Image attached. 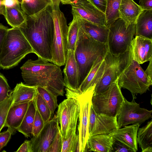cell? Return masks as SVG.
<instances>
[{"mask_svg": "<svg viewBox=\"0 0 152 152\" xmlns=\"http://www.w3.org/2000/svg\"><path fill=\"white\" fill-rule=\"evenodd\" d=\"M21 31L38 57L51 62L54 24L51 5L40 12L27 16L20 27Z\"/></svg>", "mask_w": 152, "mask_h": 152, "instance_id": "6da1fadb", "label": "cell"}, {"mask_svg": "<svg viewBox=\"0 0 152 152\" xmlns=\"http://www.w3.org/2000/svg\"><path fill=\"white\" fill-rule=\"evenodd\" d=\"M20 69L25 84L43 87L57 96H64L62 72L57 65L38 57L36 60H28Z\"/></svg>", "mask_w": 152, "mask_h": 152, "instance_id": "7a4b0ae2", "label": "cell"}, {"mask_svg": "<svg viewBox=\"0 0 152 152\" xmlns=\"http://www.w3.org/2000/svg\"><path fill=\"white\" fill-rule=\"evenodd\" d=\"M108 51L107 43H102L95 40L86 34L80 26L74 50L78 68V88L97 57L100 56L104 57Z\"/></svg>", "mask_w": 152, "mask_h": 152, "instance_id": "3957f363", "label": "cell"}, {"mask_svg": "<svg viewBox=\"0 0 152 152\" xmlns=\"http://www.w3.org/2000/svg\"><path fill=\"white\" fill-rule=\"evenodd\" d=\"M31 53L33 50L20 28H8L0 53V67L12 68Z\"/></svg>", "mask_w": 152, "mask_h": 152, "instance_id": "277c9868", "label": "cell"}, {"mask_svg": "<svg viewBox=\"0 0 152 152\" xmlns=\"http://www.w3.org/2000/svg\"><path fill=\"white\" fill-rule=\"evenodd\" d=\"M131 58L130 46L122 54H113L108 51L104 56L105 66L104 73L96 85L93 94L105 91L116 81L129 65Z\"/></svg>", "mask_w": 152, "mask_h": 152, "instance_id": "5b68a950", "label": "cell"}, {"mask_svg": "<svg viewBox=\"0 0 152 152\" xmlns=\"http://www.w3.org/2000/svg\"><path fill=\"white\" fill-rule=\"evenodd\" d=\"M96 86L91 87L81 93L73 92L66 88V97L74 98L78 102L79 108L78 124L79 141L77 152H85L89 137L88 126L92 99Z\"/></svg>", "mask_w": 152, "mask_h": 152, "instance_id": "8992f818", "label": "cell"}, {"mask_svg": "<svg viewBox=\"0 0 152 152\" xmlns=\"http://www.w3.org/2000/svg\"><path fill=\"white\" fill-rule=\"evenodd\" d=\"M118 80L120 87L129 91L134 99L138 94L146 93L152 85V80L147 76L140 64L133 60L132 55L129 65Z\"/></svg>", "mask_w": 152, "mask_h": 152, "instance_id": "52a82bcc", "label": "cell"}, {"mask_svg": "<svg viewBox=\"0 0 152 152\" xmlns=\"http://www.w3.org/2000/svg\"><path fill=\"white\" fill-rule=\"evenodd\" d=\"M52 15L54 35L52 48V58L51 62L60 67L65 65L66 59L68 26L66 18L59 8L52 10Z\"/></svg>", "mask_w": 152, "mask_h": 152, "instance_id": "ba28073f", "label": "cell"}, {"mask_svg": "<svg viewBox=\"0 0 152 152\" xmlns=\"http://www.w3.org/2000/svg\"><path fill=\"white\" fill-rule=\"evenodd\" d=\"M124 98L117 80L105 91L93 95L92 106L96 113L117 117Z\"/></svg>", "mask_w": 152, "mask_h": 152, "instance_id": "9c48e42d", "label": "cell"}, {"mask_svg": "<svg viewBox=\"0 0 152 152\" xmlns=\"http://www.w3.org/2000/svg\"><path fill=\"white\" fill-rule=\"evenodd\" d=\"M135 23L128 26L119 18L109 28L107 45L108 51L113 54H122L130 47L135 34Z\"/></svg>", "mask_w": 152, "mask_h": 152, "instance_id": "30bf717a", "label": "cell"}, {"mask_svg": "<svg viewBox=\"0 0 152 152\" xmlns=\"http://www.w3.org/2000/svg\"><path fill=\"white\" fill-rule=\"evenodd\" d=\"M56 117L60 124L63 139L68 138L73 132H76L78 119L79 108L77 100L67 97L58 106Z\"/></svg>", "mask_w": 152, "mask_h": 152, "instance_id": "8fae6325", "label": "cell"}, {"mask_svg": "<svg viewBox=\"0 0 152 152\" xmlns=\"http://www.w3.org/2000/svg\"><path fill=\"white\" fill-rule=\"evenodd\" d=\"M132 98L131 102L124 97L117 117L118 128L130 124L140 125L152 117V110L142 108Z\"/></svg>", "mask_w": 152, "mask_h": 152, "instance_id": "7c38bea8", "label": "cell"}, {"mask_svg": "<svg viewBox=\"0 0 152 152\" xmlns=\"http://www.w3.org/2000/svg\"><path fill=\"white\" fill-rule=\"evenodd\" d=\"M62 3L71 5L73 16L95 24L105 26V13L88 0H70Z\"/></svg>", "mask_w": 152, "mask_h": 152, "instance_id": "4fadbf2b", "label": "cell"}, {"mask_svg": "<svg viewBox=\"0 0 152 152\" xmlns=\"http://www.w3.org/2000/svg\"><path fill=\"white\" fill-rule=\"evenodd\" d=\"M59 124L56 115L45 123L40 133L30 140L32 152H48Z\"/></svg>", "mask_w": 152, "mask_h": 152, "instance_id": "5bb4252c", "label": "cell"}, {"mask_svg": "<svg viewBox=\"0 0 152 152\" xmlns=\"http://www.w3.org/2000/svg\"><path fill=\"white\" fill-rule=\"evenodd\" d=\"M130 47L133 59L139 64L152 59V39L135 36Z\"/></svg>", "mask_w": 152, "mask_h": 152, "instance_id": "9a60e30c", "label": "cell"}, {"mask_svg": "<svg viewBox=\"0 0 152 152\" xmlns=\"http://www.w3.org/2000/svg\"><path fill=\"white\" fill-rule=\"evenodd\" d=\"M64 69V80L66 88L77 93L78 91V68L75 58L74 51L68 50Z\"/></svg>", "mask_w": 152, "mask_h": 152, "instance_id": "2e32d148", "label": "cell"}, {"mask_svg": "<svg viewBox=\"0 0 152 152\" xmlns=\"http://www.w3.org/2000/svg\"><path fill=\"white\" fill-rule=\"evenodd\" d=\"M140 126L139 124L127 125L116 129L111 134L115 140L124 143L136 152L138 150L137 134Z\"/></svg>", "mask_w": 152, "mask_h": 152, "instance_id": "e0dca14e", "label": "cell"}, {"mask_svg": "<svg viewBox=\"0 0 152 152\" xmlns=\"http://www.w3.org/2000/svg\"><path fill=\"white\" fill-rule=\"evenodd\" d=\"M30 101L12 104L8 111L4 127H7L13 133L20 125Z\"/></svg>", "mask_w": 152, "mask_h": 152, "instance_id": "ac0fdd59", "label": "cell"}, {"mask_svg": "<svg viewBox=\"0 0 152 152\" xmlns=\"http://www.w3.org/2000/svg\"><path fill=\"white\" fill-rule=\"evenodd\" d=\"M115 141L111 134L89 136L85 151L112 152L113 145Z\"/></svg>", "mask_w": 152, "mask_h": 152, "instance_id": "d6986e66", "label": "cell"}, {"mask_svg": "<svg viewBox=\"0 0 152 152\" xmlns=\"http://www.w3.org/2000/svg\"><path fill=\"white\" fill-rule=\"evenodd\" d=\"M105 66L104 57L102 56H99L79 87L77 93H82L89 87L96 86L104 73Z\"/></svg>", "mask_w": 152, "mask_h": 152, "instance_id": "ffe728a7", "label": "cell"}, {"mask_svg": "<svg viewBox=\"0 0 152 152\" xmlns=\"http://www.w3.org/2000/svg\"><path fill=\"white\" fill-rule=\"evenodd\" d=\"M118 129L117 116L96 113L95 123L89 136L99 134H112Z\"/></svg>", "mask_w": 152, "mask_h": 152, "instance_id": "44dd1931", "label": "cell"}, {"mask_svg": "<svg viewBox=\"0 0 152 152\" xmlns=\"http://www.w3.org/2000/svg\"><path fill=\"white\" fill-rule=\"evenodd\" d=\"M76 17L80 26L86 34L98 42L107 43L109 32L108 27L105 25L95 24Z\"/></svg>", "mask_w": 152, "mask_h": 152, "instance_id": "7402d4cb", "label": "cell"}, {"mask_svg": "<svg viewBox=\"0 0 152 152\" xmlns=\"http://www.w3.org/2000/svg\"><path fill=\"white\" fill-rule=\"evenodd\" d=\"M143 11L133 0H122L119 9V18L128 26L135 23L138 16Z\"/></svg>", "mask_w": 152, "mask_h": 152, "instance_id": "603a6c76", "label": "cell"}, {"mask_svg": "<svg viewBox=\"0 0 152 152\" xmlns=\"http://www.w3.org/2000/svg\"><path fill=\"white\" fill-rule=\"evenodd\" d=\"M135 36L152 39V10L143 11L135 22Z\"/></svg>", "mask_w": 152, "mask_h": 152, "instance_id": "cb8c5ba5", "label": "cell"}, {"mask_svg": "<svg viewBox=\"0 0 152 152\" xmlns=\"http://www.w3.org/2000/svg\"><path fill=\"white\" fill-rule=\"evenodd\" d=\"M13 104L33 100L37 93V87L27 85L21 82L17 84L12 91Z\"/></svg>", "mask_w": 152, "mask_h": 152, "instance_id": "d4e9b609", "label": "cell"}, {"mask_svg": "<svg viewBox=\"0 0 152 152\" xmlns=\"http://www.w3.org/2000/svg\"><path fill=\"white\" fill-rule=\"evenodd\" d=\"M137 142L142 152H152V120L144 126L139 128Z\"/></svg>", "mask_w": 152, "mask_h": 152, "instance_id": "484cf974", "label": "cell"}, {"mask_svg": "<svg viewBox=\"0 0 152 152\" xmlns=\"http://www.w3.org/2000/svg\"><path fill=\"white\" fill-rule=\"evenodd\" d=\"M4 17L12 28L20 27L25 21L27 15L21 10L20 4L6 7Z\"/></svg>", "mask_w": 152, "mask_h": 152, "instance_id": "4316f807", "label": "cell"}, {"mask_svg": "<svg viewBox=\"0 0 152 152\" xmlns=\"http://www.w3.org/2000/svg\"><path fill=\"white\" fill-rule=\"evenodd\" d=\"M36 110L34 100L30 101L23 119L17 130L27 138L32 135L33 124Z\"/></svg>", "mask_w": 152, "mask_h": 152, "instance_id": "83f0119b", "label": "cell"}, {"mask_svg": "<svg viewBox=\"0 0 152 152\" xmlns=\"http://www.w3.org/2000/svg\"><path fill=\"white\" fill-rule=\"evenodd\" d=\"M21 8L27 16H31L42 11L49 5L50 0H22Z\"/></svg>", "mask_w": 152, "mask_h": 152, "instance_id": "f1b7e54d", "label": "cell"}, {"mask_svg": "<svg viewBox=\"0 0 152 152\" xmlns=\"http://www.w3.org/2000/svg\"><path fill=\"white\" fill-rule=\"evenodd\" d=\"M105 25L109 28L119 18V9L122 0H107Z\"/></svg>", "mask_w": 152, "mask_h": 152, "instance_id": "f546056e", "label": "cell"}, {"mask_svg": "<svg viewBox=\"0 0 152 152\" xmlns=\"http://www.w3.org/2000/svg\"><path fill=\"white\" fill-rule=\"evenodd\" d=\"M80 26L77 18L73 16L72 21L69 23L67 35L68 50L74 51L77 39Z\"/></svg>", "mask_w": 152, "mask_h": 152, "instance_id": "4dcf8cb0", "label": "cell"}, {"mask_svg": "<svg viewBox=\"0 0 152 152\" xmlns=\"http://www.w3.org/2000/svg\"><path fill=\"white\" fill-rule=\"evenodd\" d=\"M34 101L36 109L45 123H46L51 119L53 114L48 106L38 92Z\"/></svg>", "mask_w": 152, "mask_h": 152, "instance_id": "1f68e13d", "label": "cell"}, {"mask_svg": "<svg viewBox=\"0 0 152 152\" xmlns=\"http://www.w3.org/2000/svg\"><path fill=\"white\" fill-rule=\"evenodd\" d=\"M37 91L41 96L50 108L52 114H54L56 108L58 107L57 96L45 88L37 86Z\"/></svg>", "mask_w": 152, "mask_h": 152, "instance_id": "d6a6232c", "label": "cell"}, {"mask_svg": "<svg viewBox=\"0 0 152 152\" xmlns=\"http://www.w3.org/2000/svg\"><path fill=\"white\" fill-rule=\"evenodd\" d=\"M79 136L76 132H73L67 139L63 138L61 152H77Z\"/></svg>", "mask_w": 152, "mask_h": 152, "instance_id": "836d02e7", "label": "cell"}, {"mask_svg": "<svg viewBox=\"0 0 152 152\" xmlns=\"http://www.w3.org/2000/svg\"><path fill=\"white\" fill-rule=\"evenodd\" d=\"M13 100L11 92L9 98L0 103V132L4 127L8 111L13 104Z\"/></svg>", "mask_w": 152, "mask_h": 152, "instance_id": "e575fe53", "label": "cell"}, {"mask_svg": "<svg viewBox=\"0 0 152 152\" xmlns=\"http://www.w3.org/2000/svg\"><path fill=\"white\" fill-rule=\"evenodd\" d=\"M12 91L7 79L0 72V103L10 96Z\"/></svg>", "mask_w": 152, "mask_h": 152, "instance_id": "d590c367", "label": "cell"}, {"mask_svg": "<svg viewBox=\"0 0 152 152\" xmlns=\"http://www.w3.org/2000/svg\"><path fill=\"white\" fill-rule=\"evenodd\" d=\"M62 140L63 137L59 124L56 134L50 147L48 152H61Z\"/></svg>", "mask_w": 152, "mask_h": 152, "instance_id": "8d00e7d4", "label": "cell"}, {"mask_svg": "<svg viewBox=\"0 0 152 152\" xmlns=\"http://www.w3.org/2000/svg\"><path fill=\"white\" fill-rule=\"evenodd\" d=\"M45 123L36 109L33 124L32 132L33 136H36L40 133L44 127Z\"/></svg>", "mask_w": 152, "mask_h": 152, "instance_id": "74e56055", "label": "cell"}, {"mask_svg": "<svg viewBox=\"0 0 152 152\" xmlns=\"http://www.w3.org/2000/svg\"><path fill=\"white\" fill-rule=\"evenodd\" d=\"M13 134L12 130L9 128L6 131L0 132V151L7 145Z\"/></svg>", "mask_w": 152, "mask_h": 152, "instance_id": "f35d334b", "label": "cell"}, {"mask_svg": "<svg viewBox=\"0 0 152 152\" xmlns=\"http://www.w3.org/2000/svg\"><path fill=\"white\" fill-rule=\"evenodd\" d=\"M112 152H134L128 146L118 141L115 140L113 145Z\"/></svg>", "mask_w": 152, "mask_h": 152, "instance_id": "ab89813d", "label": "cell"}, {"mask_svg": "<svg viewBox=\"0 0 152 152\" xmlns=\"http://www.w3.org/2000/svg\"><path fill=\"white\" fill-rule=\"evenodd\" d=\"M99 10L105 13L107 6V0H88Z\"/></svg>", "mask_w": 152, "mask_h": 152, "instance_id": "60d3db41", "label": "cell"}, {"mask_svg": "<svg viewBox=\"0 0 152 152\" xmlns=\"http://www.w3.org/2000/svg\"><path fill=\"white\" fill-rule=\"evenodd\" d=\"M8 28L0 23V53Z\"/></svg>", "mask_w": 152, "mask_h": 152, "instance_id": "b9f144b4", "label": "cell"}, {"mask_svg": "<svg viewBox=\"0 0 152 152\" xmlns=\"http://www.w3.org/2000/svg\"><path fill=\"white\" fill-rule=\"evenodd\" d=\"M96 115V113L94 110L92 105L91 107L88 126L89 134L91 132L94 124Z\"/></svg>", "mask_w": 152, "mask_h": 152, "instance_id": "7bdbcfd3", "label": "cell"}, {"mask_svg": "<svg viewBox=\"0 0 152 152\" xmlns=\"http://www.w3.org/2000/svg\"><path fill=\"white\" fill-rule=\"evenodd\" d=\"M16 152H32L30 141H25Z\"/></svg>", "mask_w": 152, "mask_h": 152, "instance_id": "ee69618b", "label": "cell"}, {"mask_svg": "<svg viewBox=\"0 0 152 152\" xmlns=\"http://www.w3.org/2000/svg\"><path fill=\"white\" fill-rule=\"evenodd\" d=\"M138 5L143 11L152 10V0H139Z\"/></svg>", "mask_w": 152, "mask_h": 152, "instance_id": "f6af8a7d", "label": "cell"}, {"mask_svg": "<svg viewBox=\"0 0 152 152\" xmlns=\"http://www.w3.org/2000/svg\"><path fill=\"white\" fill-rule=\"evenodd\" d=\"M6 7H12L20 4V2L18 0H3Z\"/></svg>", "mask_w": 152, "mask_h": 152, "instance_id": "bcb514c9", "label": "cell"}, {"mask_svg": "<svg viewBox=\"0 0 152 152\" xmlns=\"http://www.w3.org/2000/svg\"><path fill=\"white\" fill-rule=\"evenodd\" d=\"M149 61V64L145 72L149 78L152 80V59Z\"/></svg>", "mask_w": 152, "mask_h": 152, "instance_id": "7dc6e473", "label": "cell"}, {"mask_svg": "<svg viewBox=\"0 0 152 152\" xmlns=\"http://www.w3.org/2000/svg\"><path fill=\"white\" fill-rule=\"evenodd\" d=\"M51 3L52 10L59 8V6L61 0H50Z\"/></svg>", "mask_w": 152, "mask_h": 152, "instance_id": "c3c4849f", "label": "cell"}, {"mask_svg": "<svg viewBox=\"0 0 152 152\" xmlns=\"http://www.w3.org/2000/svg\"><path fill=\"white\" fill-rule=\"evenodd\" d=\"M6 6L4 4L3 0H0V15H4L5 13Z\"/></svg>", "mask_w": 152, "mask_h": 152, "instance_id": "681fc988", "label": "cell"}, {"mask_svg": "<svg viewBox=\"0 0 152 152\" xmlns=\"http://www.w3.org/2000/svg\"><path fill=\"white\" fill-rule=\"evenodd\" d=\"M69 0H61V3H62L64 2L69 1Z\"/></svg>", "mask_w": 152, "mask_h": 152, "instance_id": "f907efd6", "label": "cell"}, {"mask_svg": "<svg viewBox=\"0 0 152 152\" xmlns=\"http://www.w3.org/2000/svg\"></svg>", "mask_w": 152, "mask_h": 152, "instance_id": "816d5d0a", "label": "cell"}]
</instances>
